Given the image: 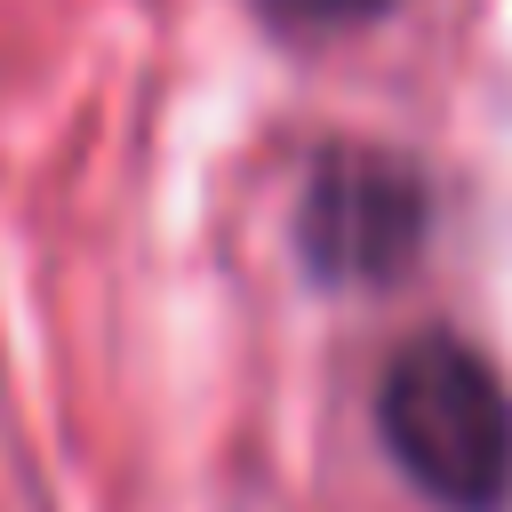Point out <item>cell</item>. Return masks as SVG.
Instances as JSON below:
<instances>
[{
	"mask_svg": "<svg viewBox=\"0 0 512 512\" xmlns=\"http://www.w3.org/2000/svg\"><path fill=\"white\" fill-rule=\"evenodd\" d=\"M432 232L424 168L384 144H328L296 192V256L320 288H392Z\"/></svg>",
	"mask_w": 512,
	"mask_h": 512,
	"instance_id": "cell-2",
	"label": "cell"
},
{
	"mask_svg": "<svg viewBox=\"0 0 512 512\" xmlns=\"http://www.w3.org/2000/svg\"><path fill=\"white\" fill-rule=\"evenodd\" d=\"M272 24H288V32H352V24H368V16H384L392 0H256Z\"/></svg>",
	"mask_w": 512,
	"mask_h": 512,
	"instance_id": "cell-3",
	"label": "cell"
},
{
	"mask_svg": "<svg viewBox=\"0 0 512 512\" xmlns=\"http://www.w3.org/2000/svg\"><path fill=\"white\" fill-rule=\"evenodd\" d=\"M376 432L416 496L440 512H504L512 496V392L456 336L424 328L384 360Z\"/></svg>",
	"mask_w": 512,
	"mask_h": 512,
	"instance_id": "cell-1",
	"label": "cell"
}]
</instances>
